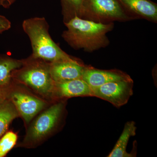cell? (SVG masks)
<instances>
[{"label":"cell","instance_id":"52a82bcc","mask_svg":"<svg viewBox=\"0 0 157 157\" xmlns=\"http://www.w3.org/2000/svg\"><path fill=\"white\" fill-rule=\"evenodd\" d=\"M133 81L131 79L111 82L91 89L93 97L101 98L120 107L128 103L133 94Z\"/></svg>","mask_w":157,"mask_h":157},{"label":"cell","instance_id":"ba28073f","mask_svg":"<svg viewBox=\"0 0 157 157\" xmlns=\"http://www.w3.org/2000/svg\"><path fill=\"white\" fill-rule=\"evenodd\" d=\"M78 97H93L91 88L82 78L63 82H54L53 101Z\"/></svg>","mask_w":157,"mask_h":157},{"label":"cell","instance_id":"d6986e66","mask_svg":"<svg viewBox=\"0 0 157 157\" xmlns=\"http://www.w3.org/2000/svg\"><path fill=\"white\" fill-rule=\"evenodd\" d=\"M0 6L5 9H9L11 5L8 0H0Z\"/></svg>","mask_w":157,"mask_h":157},{"label":"cell","instance_id":"5b68a950","mask_svg":"<svg viewBox=\"0 0 157 157\" xmlns=\"http://www.w3.org/2000/svg\"><path fill=\"white\" fill-rule=\"evenodd\" d=\"M6 98L15 106L27 126L32 120L49 106V102L12 78L6 89Z\"/></svg>","mask_w":157,"mask_h":157},{"label":"cell","instance_id":"5bb4252c","mask_svg":"<svg viewBox=\"0 0 157 157\" xmlns=\"http://www.w3.org/2000/svg\"><path fill=\"white\" fill-rule=\"evenodd\" d=\"M19 117L15 106L9 99L6 98L0 103V138L6 133L11 122Z\"/></svg>","mask_w":157,"mask_h":157},{"label":"cell","instance_id":"30bf717a","mask_svg":"<svg viewBox=\"0 0 157 157\" xmlns=\"http://www.w3.org/2000/svg\"><path fill=\"white\" fill-rule=\"evenodd\" d=\"M91 88L98 87L111 82L131 80L128 74L118 70H98L86 67L82 78Z\"/></svg>","mask_w":157,"mask_h":157},{"label":"cell","instance_id":"ffe728a7","mask_svg":"<svg viewBox=\"0 0 157 157\" xmlns=\"http://www.w3.org/2000/svg\"><path fill=\"white\" fill-rule=\"evenodd\" d=\"M8 1H9V2L10 3V4H11V6L12 4H14V3L15 2L16 0H8Z\"/></svg>","mask_w":157,"mask_h":157},{"label":"cell","instance_id":"6da1fadb","mask_svg":"<svg viewBox=\"0 0 157 157\" xmlns=\"http://www.w3.org/2000/svg\"><path fill=\"white\" fill-rule=\"evenodd\" d=\"M64 24L67 28L62 35L64 40L74 49L89 52L108 45L107 34L114 25L113 22H97L77 16Z\"/></svg>","mask_w":157,"mask_h":157},{"label":"cell","instance_id":"9c48e42d","mask_svg":"<svg viewBox=\"0 0 157 157\" xmlns=\"http://www.w3.org/2000/svg\"><path fill=\"white\" fill-rule=\"evenodd\" d=\"M86 67L76 59L51 63V76L55 82L82 78Z\"/></svg>","mask_w":157,"mask_h":157},{"label":"cell","instance_id":"ac0fdd59","mask_svg":"<svg viewBox=\"0 0 157 157\" xmlns=\"http://www.w3.org/2000/svg\"><path fill=\"white\" fill-rule=\"evenodd\" d=\"M6 87H0V103L2 101L6 98Z\"/></svg>","mask_w":157,"mask_h":157},{"label":"cell","instance_id":"8992f818","mask_svg":"<svg viewBox=\"0 0 157 157\" xmlns=\"http://www.w3.org/2000/svg\"><path fill=\"white\" fill-rule=\"evenodd\" d=\"M82 18L108 23L132 18L117 0H84Z\"/></svg>","mask_w":157,"mask_h":157},{"label":"cell","instance_id":"7c38bea8","mask_svg":"<svg viewBox=\"0 0 157 157\" xmlns=\"http://www.w3.org/2000/svg\"><path fill=\"white\" fill-rule=\"evenodd\" d=\"M137 128L135 122L128 121L125 124L123 131L108 157H134L132 154L127 152L126 148L129 139L136 135Z\"/></svg>","mask_w":157,"mask_h":157},{"label":"cell","instance_id":"8fae6325","mask_svg":"<svg viewBox=\"0 0 157 157\" xmlns=\"http://www.w3.org/2000/svg\"><path fill=\"white\" fill-rule=\"evenodd\" d=\"M130 15L156 22L157 6L150 0H117Z\"/></svg>","mask_w":157,"mask_h":157},{"label":"cell","instance_id":"277c9868","mask_svg":"<svg viewBox=\"0 0 157 157\" xmlns=\"http://www.w3.org/2000/svg\"><path fill=\"white\" fill-rule=\"evenodd\" d=\"M20 67L14 70L11 77L37 95L53 101V81L50 72V63L31 55L22 59Z\"/></svg>","mask_w":157,"mask_h":157},{"label":"cell","instance_id":"3957f363","mask_svg":"<svg viewBox=\"0 0 157 157\" xmlns=\"http://www.w3.org/2000/svg\"><path fill=\"white\" fill-rule=\"evenodd\" d=\"M22 27L30 41L33 56L50 63L75 59L53 41L49 34V24L45 17H35L24 20Z\"/></svg>","mask_w":157,"mask_h":157},{"label":"cell","instance_id":"7a4b0ae2","mask_svg":"<svg viewBox=\"0 0 157 157\" xmlns=\"http://www.w3.org/2000/svg\"><path fill=\"white\" fill-rule=\"evenodd\" d=\"M65 100L56 101L37 114L29 124L23 140L17 147L35 148L59 131L66 110Z\"/></svg>","mask_w":157,"mask_h":157},{"label":"cell","instance_id":"e0dca14e","mask_svg":"<svg viewBox=\"0 0 157 157\" xmlns=\"http://www.w3.org/2000/svg\"><path fill=\"white\" fill-rule=\"evenodd\" d=\"M11 26V21L6 16L0 14V34L9 30Z\"/></svg>","mask_w":157,"mask_h":157},{"label":"cell","instance_id":"4fadbf2b","mask_svg":"<svg viewBox=\"0 0 157 157\" xmlns=\"http://www.w3.org/2000/svg\"><path fill=\"white\" fill-rule=\"evenodd\" d=\"M22 64L21 59H17L8 54H0V87H6L11 83V73Z\"/></svg>","mask_w":157,"mask_h":157},{"label":"cell","instance_id":"9a60e30c","mask_svg":"<svg viewBox=\"0 0 157 157\" xmlns=\"http://www.w3.org/2000/svg\"><path fill=\"white\" fill-rule=\"evenodd\" d=\"M63 22L77 16L82 17L84 0H60Z\"/></svg>","mask_w":157,"mask_h":157},{"label":"cell","instance_id":"2e32d148","mask_svg":"<svg viewBox=\"0 0 157 157\" xmlns=\"http://www.w3.org/2000/svg\"><path fill=\"white\" fill-rule=\"evenodd\" d=\"M17 140V134L12 131L5 133L0 138V157L6 156L16 145Z\"/></svg>","mask_w":157,"mask_h":157}]
</instances>
